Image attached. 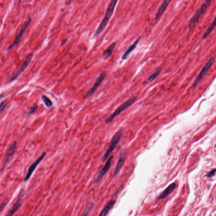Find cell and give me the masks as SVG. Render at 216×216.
<instances>
[{
	"label": "cell",
	"mask_w": 216,
	"mask_h": 216,
	"mask_svg": "<svg viewBox=\"0 0 216 216\" xmlns=\"http://www.w3.org/2000/svg\"><path fill=\"white\" fill-rule=\"evenodd\" d=\"M162 71V69H158L156 72L154 73L151 76H150L149 78L148 79V81L149 82H151L152 81L155 80V79L159 76V74H160V73Z\"/></svg>",
	"instance_id": "ffe728a7"
},
{
	"label": "cell",
	"mask_w": 216,
	"mask_h": 216,
	"mask_svg": "<svg viewBox=\"0 0 216 216\" xmlns=\"http://www.w3.org/2000/svg\"><path fill=\"white\" fill-rule=\"evenodd\" d=\"M24 189L22 188L20 191L17 197V200L14 203L11 209L8 211L6 216H12L21 206L22 203V197L24 196Z\"/></svg>",
	"instance_id": "5b68a950"
},
{
	"label": "cell",
	"mask_w": 216,
	"mask_h": 216,
	"mask_svg": "<svg viewBox=\"0 0 216 216\" xmlns=\"http://www.w3.org/2000/svg\"><path fill=\"white\" fill-rule=\"evenodd\" d=\"M216 24V20L215 19L213 22L212 23V24L210 25V26L208 27V29L205 32L204 34L202 36L203 39H206L208 37V36L211 34V32L212 31L214 30V28L215 27Z\"/></svg>",
	"instance_id": "d6986e66"
},
{
	"label": "cell",
	"mask_w": 216,
	"mask_h": 216,
	"mask_svg": "<svg viewBox=\"0 0 216 216\" xmlns=\"http://www.w3.org/2000/svg\"><path fill=\"white\" fill-rule=\"evenodd\" d=\"M140 38L139 37L136 39V41L132 44L131 46H130L128 48V50L126 51L124 53V54L122 55V59L123 60H126L127 59V57L128 55H130V54L136 48L137 45L138 43L139 42V40H140Z\"/></svg>",
	"instance_id": "9a60e30c"
},
{
	"label": "cell",
	"mask_w": 216,
	"mask_h": 216,
	"mask_svg": "<svg viewBox=\"0 0 216 216\" xmlns=\"http://www.w3.org/2000/svg\"><path fill=\"white\" fill-rule=\"evenodd\" d=\"M176 187V184L175 183L171 184L168 186L165 190L161 193L157 198L159 199H164L165 198H166L169 194H170L172 191L174 190V189Z\"/></svg>",
	"instance_id": "4fadbf2b"
},
{
	"label": "cell",
	"mask_w": 216,
	"mask_h": 216,
	"mask_svg": "<svg viewBox=\"0 0 216 216\" xmlns=\"http://www.w3.org/2000/svg\"><path fill=\"white\" fill-rule=\"evenodd\" d=\"M106 76V72L105 71L102 73L101 74L100 76H99L98 79L96 80V82H95V84L94 86L89 89L88 91V92L87 93L85 97V99H87V98H89L90 96H92V94L95 92L96 91V89L99 87V86L101 84V83L102 82V81L104 80Z\"/></svg>",
	"instance_id": "30bf717a"
},
{
	"label": "cell",
	"mask_w": 216,
	"mask_h": 216,
	"mask_svg": "<svg viewBox=\"0 0 216 216\" xmlns=\"http://www.w3.org/2000/svg\"><path fill=\"white\" fill-rule=\"evenodd\" d=\"M122 135V131L121 129L116 132L115 134L114 135L109 147L107 149L106 152H105L104 155L103 156L102 158V160L103 162H105L106 160L109 155H110V154L115 150L119 142L120 141Z\"/></svg>",
	"instance_id": "3957f363"
},
{
	"label": "cell",
	"mask_w": 216,
	"mask_h": 216,
	"mask_svg": "<svg viewBox=\"0 0 216 216\" xmlns=\"http://www.w3.org/2000/svg\"><path fill=\"white\" fill-rule=\"evenodd\" d=\"M7 104V101L6 100L3 101L0 104V114L2 112L3 109L5 108Z\"/></svg>",
	"instance_id": "7402d4cb"
},
{
	"label": "cell",
	"mask_w": 216,
	"mask_h": 216,
	"mask_svg": "<svg viewBox=\"0 0 216 216\" xmlns=\"http://www.w3.org/2000/svg\"><path fill=\"white\" fill-rule=\"evenodd\" d=\"M215 57H212V58L209 60V61H208V63H207V64L204 66V67H203V69H202V70L201 71L200 73L199 74V76H198L197 78H196V80H195V82H194V83H193V86H195L197 85H198V84L200 82L201 80H202V79L203 78V76H204V75H205L206 73L207 72L208 70L210 69V67H211L212 64H213V62L215 61Z\"/></svg>",
	"instance_id": "9c48e42d"
},
{
	"label": "cell",
	"mask_w": 216,
	"mask_h": 216,
	"mask_svg": "<svg viewBox=\"0 0 216 216\" xmlns=\"http://www.w3.org/2000/svg\"><path fill=\"white\" fill-rule=\"evenodd\" d=\"M215 172L216 169H213L210 172L208 173L206 176H207V177H208V178H211V177H212V176H215Z\"/></svg>",
	"instance_id": "603a6c76"
},
{
	"label": "cell",
	"mask_w": 216,
	"mask_h": 216,
	"mask_svg": "<svg viewBox=\"0 0 216 216\" xmlns=\"http://www.w3.org/2000/svg\"><path fill=\"white\" fill-rule=\"evenodd\" d=\"M116 45V43L114 42V43H112L110 46L108 47V48L103 53V57L104 60H106L108 59V57L111 56L112 55V52H113V50L115 48Z\"/></svg>",
	"instance_id": "e0dca14e"
},
{
	"label": "cell",
	"mask_w": 216,
	"mask_h": 216,
	"mask_svg": "<svg viewBox=\"0 0 216 216\" xmlns=\"http://www.w3.org/2000/svg\"><path fill=\"white\" fill-rule=\"evenodd\" d=\"M171 2V1H169V0L164 1V2L163 3V4L158 10V12L157 13L155 17V19L157 20L160 17V16L162 15V14L165 12L166 8H167L168 6V5Z\"/></svg>",
	"instance_id": "2e32d148"
},
{
	"label": "cell",
	"mask_w": 216,
	"mask_h": 216,
	"mask_svg": "<svg viewBox=\"0 0 216 216\" xmlns=\"http://www.w3.org/2000/svg\"><path fill=\"white\" fill-rule=\"evenodd\" d=\"M38 107L37 105L34 106L32 107V108H31V109H30V111L28 112V114H31L32 113L35 112L37 109Z\"/></svg>",
	"instance_id": "cb8c5ba5"
},
{
	"label": "cell",
	"mask_w": 216,
	"mask_h": 216,
	"mask_svg": "<svg viewBox=\"0 0 216 216\" xmlns=\"http://www.w3.org/2000/svg\"><path fill=\"white\" fill-rule=\"evenodd\" d=\"M42 101L45 103V105L47 106L48 107H51L52 106V103L51 101L48 99V97H46V96H43L42 97Z\"/></svg>",
	"instance_id": "44dd1931"
},
{
	"label": "cell",
	"mask_w": 216,
	"mask_h": 216,
	"mask_svg": "<svg viewBox=\"0 0 216 216\" xmlns=\"http://www.w3.org/2000/svg\"><path fill=\"white\" fill-rule=\"evenodd\" d=\"M126 151L125 150H122L121 152L119 158L118 162L117 164V166L114 172V175L116 176L119 172L120 171L121 169L123 166V163H124V159H125V156H126Z\"/></svg>",
	"instance_id": "7c38bea8"
},
{
	"label": "cell",
	"mask_w": 216,
	"mask_h": 216,
	"mask_svg": "<svg viewBox=\"0 0 216 216\" xmlns=\"http://www.w3.org/2000/svg\"><path fill=\"white\" fill-rule=\"evenodd\" d=\"M113 158V155H111L108 158L103 168L101 170L95 178V180H94L95 182L97 183L99 182L102 179V178L105 175L106 172L108 171V170L110 168V166H111L112 161Z\"/></svg>",
	"instance_id": "ba28073f"
},
{
	"label": "cell",
	"mask_w": 216,
	"mask_h": 216,
	"mask_svg": "<svg viewBox=\"0 0 216 216\" xmlns=\"http://www.w3.org/2000/svg\"><path fill=\"white\" fill-rule=\"evenodd\" d=\"M8 201L7 202L3 203L0 206V213L3 211V209L5 208L6 206L8 204Z\"/></svg>",
	"instance_id": "d4e9b609"
},
{
	"label": "cell",
	"mask_w": 216,
	"mask_h": 216,
	"mask_svg": "<svg viewBox=\"0 0 216 216\" xmlns=\"http://www.w3.org/2000/svg\"><path fill=\"white\" fill-rule=\"evenodd\" d=\"M115 201L114 200L109 201L108 203L106 205L99 216H106L109 211L115 205Z\"/></svg>",
	"instance_id": "5bb4252c"
},
{
	"label": "cell",
	"mask_w": 216,
	"mask_h": 216,
	"mask_svg": "<svg viewBox=\"0 0 216 216\" xmlns=\"http://www.w3.org/2000/svg\"><path fill=\"white\" fill-rule=\"evenodd\" d=\"M46 153L43 152L41 156L39 157L36 160V161L33 163V164L30 166L28 169V172L26 174V176L24 177V182H27L30 179V177L31 176L32 174H33V172L35 170L37 166L44 159L45 155H46Z\"/></svg>",
	"instance_id": "8992f818"
},
{
	"label": "cell",
	"mask_w": 216,
	"mask_h": 216,
	"mask_svg": "<svg viewBox=\"0 0 216 216\" xmlns=\"http://www.w3.org/2000/svg\"><path fill=\"white\" fill-rule=\"evenodd\" d=\"M136 100V97H134L126 101L125 102L122 104L105 121V124H108L112 122L116 117L120 115L121 112L131 106Z\"/></svg>",
	"instance_id": "7a4b0ae2"
},
{
	"label": "cell",
	"mask_w": 216,
	"mask_h": 216,
	"mask_svg": "<svg viewBox=\"0 0 216 216\" xmlns=\"http://www.w3.org/2000/svg\"><path fill=\"white\" fill-rule=\"evenodd\" d=\"M17 143L16 141H15L12 144V146H11L9 150H8L7 152V157H6V160L5 163V164H6L8 163V161L10 160V157H11L14 154V153L15 151L16 146H17Z\"/></svg>",
	"instance_id": "ac0fdd59"
},
{
	"label": "cell",
	"mask_w": 216,
	"mask_h": 216,
	"mask_svg": "<svg viewBox=\"0 0 216 216\" xmlns=\"http://www.w3.org/2000/svg\"><path fill=\"white\" fill-rule=\"evenodd\" d=\"M117 2V1H115H115H112L108 6L105 15L104 16V18L103 20L101 22L99 26L97 28L95 35H94V36L96 37L98 36L101 33L103 32V31L106 28L108 22H109V20L112 17L114 11H115V8Z\"/></svg>",
	"instance_id": "6da1fadb"
},
{
	"label": "cell",
	"mask_w": 216,
	"mask_h": 216,
	"mask_svg": "<svg viewBox=\"0 0 216 216\" xmlns=\"http://www.w3.org/2000/svg\"><path fill=\"white\" fill-rule=\"evenodd\" d=\"M211 2H212L211 1L207 0V1H205L204 3L201 6L196 12L195 15L193 16L189 21V26L190 28L195 25L196 22L199 21V19L201 17L203 16V15H204L205 12L211 4Z\"/></svg>",
	"instance_id": "277c9868"
},
{
	"label": "cell",
	"mask_w": 216,
	"mask_h": 216,
	"mask_svg": "<svg viewBox=\"0 0 216 216\" xmlns=\"http://www.w3.org/2000/svg\"><path fill=\"white\" fill-rule=\"evenodd\" d=\"M31 19L30 18L22 27L18 35L16 36L15 39L14 41V42L11 45L9 46L8 48V50H10L12 48H14V47L17 45L18 43H19L20 41L21 38H22V36H23V34H24V32L26 31V29L28 27L30 24H31Z\"/></svg>",
	"instance_id": "52a82bcc"
},
{
	"label": "cell",
	"mask_w": 216,
	"mask_h": 216,
	"mask_svg": "<svg viewBox=\"0 0 216 216\" xmlns=\"http://www.w3.org/2000/svg\"><path fill=\"white\" fill-rule=\"evenodd\" d=\"M33 56V55L32 54H31L29 55L27 57H26V60L24 61V64H23L21 68L17 72V73H16L15 75L12 77V79H11V81H13V80H15L16 79H17V77H18V76H19L22 73V72H23L24 70H25V69L29 65V64H30V62H31V60H32Z\"/></svg>",
	"instance_id": "8fae6325"
}]
</instances>
